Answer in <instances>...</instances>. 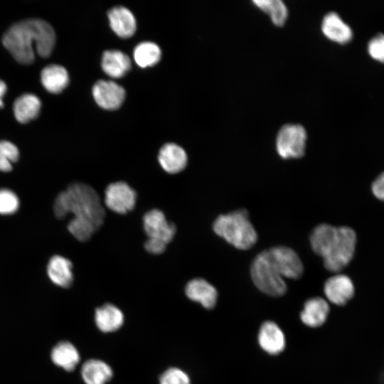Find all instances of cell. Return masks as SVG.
I'll list each match as a JSON object with an SVG mask.
<instances>
[{"label":"cell","mask_w":384,"mask_h":384,"mask_svg":"<svg viewBox=\"0 0 384 384\" xmlns=\"http://www.w3.org/2000/svg\"><path fill=\"white\" fill-rule=\"evenodd\" d=\"M55 216L74 217L68 225L69 232L78 240L87 241L101 227L105 212L95 190L83 183L70 184L57 196L53 206Z\"/></svg>","instance_id":"cell-1"},{"label":"cell","mask_w":384,"mask_h":384,"mask_svg":"<svg viewBox=\"0 0 384 384\" xmlns=\"http://www.w3.org/2000/svg\"><path fill=\"white\" fill-rule=\"evenodd\" d=\"M53 28L44 20L29 18L13 24L5 32L2 43L21 64L29 65L35 60L33 47L38 55L48 58L55 43Z\"/></svg>","instance_id":"cell-2"},{"label":"cell","mask_w":384,"mask_h":384,"mask_svg":"<svg viewBox=\"0 0 384 384\" xmlns=\"http://www.w3.org/2000/svg\"><path fill=\"white\" fill-rule=\"evenodd\" d=\"M313 251L322 257L326 269L337 272L351 261L356 245V235L349 227L317 225L310 235Z\"/></svg>","instance_id":"cell-3"},{"label":"cell","mask_w":384,"mask_h":384,"mask_svg":"<svg viewBox=\"0 0 384 384\" xmlns=\"http://www.w3.org/2000/svg\"><path fill=\"white\" fill-rule=\"evenodd\" d=\"M213 229L215 234L240 250H248L257 242V233L245 209L219 215Z\"/></svg>","instance_id":"cell-4"},{"label":"cell","mask_w":384,"mask_h":384,"mask_svg":"<svg viewBox=\"0 0 384 384\" xmlns=\"http://www.w3.org/2000/svg\"><path fill=\"white\" fill-rule=\"evenodd\" d=\"M250 274L255 285L263 293L279 297L287 291V285L268 250L259 253L253 260Z\"/></svg>","instance_id":"cell-5"},{"label":"cell","mask_w":384,"mask_h":384,"mask_svg":"<svg viewBox=\"0 0 384 384\" xmlns=\"http://www.w3.org/2000/svg\"><path fill=\"white\" fill-rule=\"evenodd\" d=\"M306 132L300 124H288L279 131L276 149L283 159L300 158L305 153Z\"/></svg>","instance_id":"cell-6"},{"label":"cell","mask_w":384,"mask_h":384,"mask_svg":"<svg viewBox=\"0 0 384 384\" xmlns=\"http://www.w3.org/2000/svg\"><path fill=\"white\" fill-rule=\"evenodd\" d=\"M104 201L107 208L112 211L124 214L134 208L137 193L127 183L117 181L106 188Z\"/></svg>","instance_id":"cell-7"},{"label":"cell","mask_w":384,"mask_h":384,"mask_svg":"<svg viewBox=\"0 0 384 384\" xmlns=\"http://www.w3.org/2000/svg\"><path fill=\"white\" fill-rule=\"evenodd\" d=\"M268 251L283 278L297 279L302 275L303 264L294 250L286 246H276Z\"/></svg>","instance_id":"cell-8"},{"label":"cell","mask_w":384,"mask_h":384,"mask_svg":"<svg viewBox=\"0 0 384 384\" xmlns=\"http://www.w3.org/2000/svg\"><path fill=\"white\" fill-rule=\"evenodd\" d=\"M143 226L148 238L161 240L166 244L172 240L176 231V225L168 221L159 209H152L144 214Z\"/></svg>","instance_id":"cell-9"},{"label":"cell","mask_w":384,"mask_h":384,"mask_svg":"<svg viewBox=\"0 0 384 384\" xmlns=\"http://www.w3.org/2000/svg\"><path fill=\"white\" fill-rule=\"evenodd\" d=\"M92 95L100 107L113 110L118 109L123 103L125 90L113 81L99 80L92 87Z\"/></svg>","instance_id":"cell-10"},{"label":"cell","mask_w":384,"mask_h":384,"mask_svg":"<svg viewBox=\"0 0 384 384\" xmlns=\"http://www.w3.org/2000/svg\"><path fill=\"white\" fill-rule=\"evenodd\" d=\"M324 294L329 302L336 305L346 304L354 294V285L347 275L336 274L324 284Z\"/></svg>","instance_id":"cell-11"},{"label":"cell","mask_w":384,"mask_h":384,"mask_svg":"<svg viewBox=\"0 0 384 384\" xmlns=\"http://www.w3.org/2000/svg\"><path fill=\"white\" fill-rule=\"evenodd\" d=\"M258 342L267 353L278 354L284 349L285 336L276 323L268 321L263 323L260 329Z\"/></svg>","instance_id":"cell-12"},{"label":"cell","mask_w":384,"mask_h":384,"mask_svg":"<svg viewBox=\"0 0 384 384\" xmlns=\"http://www.w3.org/2000/svg\"><path fill=\"white\" fill-rule=\"evenodd\" d=\"M188 298L200 303L204 308L212 309L215 306L218 292L216 289L206 280L196 278L189 281L185 288Z\"/></svg>","instance_id":"cell-13"},{"label":"cell","mask_w":384,"mask_h":384,"mask_svg":"<svg viewBox=\"0 0 384 384\" xmlns=\"http://www.w3.org/2000/svg\"><path fill=\"white\" fill-rule=\"evenodd\" d=\"M159 162L163 169L169 174H176L187 165L188 157L184 149L180 146L168 143L160 149Z\"/></svg>","instance_id":"cell-14"},{"label":"cell","mask_w":384,"mask_h":384,"mask_svg":"<svg viewBox=\"0 0 384 384\" xmlns=\"http://www.w3.org/2000/svg\"><path fill=\"white\" fill-rule=\"evenodd\" d=\"M321 31L326 37L338 43L348 42L353 36L351 27L335 12H329L324 17Z\"/></svg>","instance_id":"cell-15"},{"label":"cell","mask_w":384,"mask_h":384,"mask_svg":"<svg viewBox=\"0 0 384 384\" xmlns=\"http://www.w3.org/2000/svg\"><path fill=\"white\" fill-rule=\"evenodd\" d=\"M108 17L112 29L118 36L127 38L135 33L137 28L135 18L127 8L114 7L109 11Z\"/></svg>","instance_id":"cell-16"},{"label":"cell","mask_w":384,"mask_h":384,"mask_svg":"<svg viewBox=\"0 0 384 384\" xmlns=\"http://www.w3.org/2000/svg\"><path fill=\"white\" fill-rule=\"evenodd\" d=\"M73 265L71 262L62 256L52 257L47 267V273L51 282L63 288L70 287L73 282Z\"/></svg>","instance_id":"cell-17"},{"label":"cell","mask_w":384,"mask_h":384,"mask_svg":"<svg viewBox=\"0 0 384 384\" xmlns=\"http://www.w3.org/2000/svg\"><path fill=\"white\" fill-rule=\"evenodd\" d=\"M41 108V100L31 93H26L18 97L13 105L14 116L16 120L22 124L28 123L37 118Z\"/></svg>","instance_id":"cell-18"},{"label":"cell","mask_w":384,"mask_h":384,"mask_svg":"<svg viewBox=\"0 0 384 384\" xmlns=\"http://www.w3.org/2000/svg\"><path fill=\"white\" fill-rule=\"evenodd\" d=\"M329 312V306L326 300L321 297L308 299L300 314L302 321L310 327H318L326 320Z\"/></svg>","instance_id":"cell-19"},{"label":"cell","mask_w":384,"mask_h":384,"mask_svg":"<svg viewBox=\"0 0 384 384\" xmlns=\"http://www.w3.org/2000/svg\"><path fill=\"white\" fill-rule=\"evenodd\" d=\"M53 363L66 371L73 370L80 362V354L69 341H62L53 346L50 352Z\"/></svg>","instance_id":"cell-20"},{"label":"cell","mask_w":384,"mask_h":384,"mask_svg":"<svg viewBox=\"0 0 384 384\" xmlns=\"http://www.w3.org/2000/svg\"><path fill=\"white\" fill-rule=\"evenodd\" d=\"M95 321L102 332L110 333L118 330L124 323V315L116 306L105 304L96 309Z\"/></svg>","instance_id":"cell-21"},{"label":"cell","mask_w":384,"mask_h":384,"mask_svg":"<svg viewBox=\"0 0 384 384\" xmlns=\"http://www.w3.org/2000/svg\"><path fill=\"white\" fill-rule=\"evenodd\" d=\"M41 81L44 88L49 92H61L69 83V75L66 69L56 64L45 67L41 73Z\"/></svg>","instance_id":"cell-22"},{"label":"cell","mask_w":384,"mask_h":384,"mask_svg":"<svg viewBox=\"0 0 384 384\" xmlns=\"http://www.w3.org/2000/svg\"><path fill=\"white\" fill-rule=\"evenodd\" d=\"M131 60L127 55L119 50H106L102 55V68L109 76L119 78L131 68Z\"/></svg>","instance_id":"cell-23"},{"label":"cell","mask_w":384,"mask_h":384,"mask_svg":"<svg viewBox=\"0 0 384 384\" xmlns=\"http://www.w3.org/2000/svg\"><path fill=\"white\" fill-rule=\"evenodd\" d=\"M81 375L86 384H106L112 377L110 366L98 359H90L81 368Z\"/></svg>","instance_id":"cell-24"},{"label":"cell","mask_w":384,"mask_h":384,"mask_svg":"<svg viewBox=\"0 0 384 384\" xmlns=\"http://www.w3.org/2000/svg\"><path fill=\"white\" fill-rule=\"evenodd\" d=\"M161 58L159 47L152 42H142L138 44L134 50V59L142 68L153 66Z\"/></svg>","instance_id":"cell-25"},{"label":"cell","mask_w":384,"mask_h":384,"mask_svg":"<svg viewBox=\"0 0 384 384\" xmlns=\"http://www.w3.org/2000/svg\"><path fill=\"white\" fill-rule=\"evenodd\" d=\"M258 8L267 14L274 24L281 26L284 24L288 11L284 3L281 0H254Z\"/></svg>","instance_id":"cell-26"},{"label":"cell","mask_w":384,"mask_h":384,"mask_svg":"<svg viewBox=\"0 0 384 384\" xmlns=\"http://www.w3.org/2000/svg\"><path fill=\"white\" fill-rule=\"evenodd\" d=\"M18 156L19 151L15 144L6 140L0 141V171H10Z\"/></svg>","instance_id":"cell-27"},{"label":"cell","mask_w":384,"mask_h":384,"mask_svg":"<svg viewBox=\"0 0 384 384\" xmlns=\"http://www.w3.org/2000/svg\"><path fill=\"white\" fill-rule=\"evenodd\" d=\"M18 198L13 191L9 189L0 190V214H12L18 210Z\"/></svg>","instance_id":"cell-28"},{"label":"cell","mask_w":384,"mask_h":384,"mask_svg":"<svg viewBox=\"0 0 384 384\" xmlns=\"http://www.w3.org/2000/svg\"><path fill=\"white\" fill-rule=\"evenodd\" d=\"M188 375L177 368H170L159 378V384H190Z\"/></svg>","instance_id":"cell-29"},{"label":"cell","mask_w":384,"mask_h":384,"mask_svg":"<svg viewBox=\"0 0 384 384\" xmlns=\"http://www.w3.org/2000/svg\"><path fill=\"white\" fill-rule=\"evenodd\" d=\"M368 50L374 59L384 62V34L379 33L371 38L368 43Z\"/></svg>","instance_id":"cell-30"},{"label":"cell","mask_w":384,"mask_h":384,"mask_svg":"<svg viewBox=\"0 0 384 384\" xmlns=\"http://www.w3.org/2000/svg\"><path fill=\"white\" fill-rule=\"evenodd\" d=\"M166 245L161 240L148 238L144 243V248L151 254L159 255L164 252Z\"/></svg>","instance_id":"cell-31"},{"label":"cell","mask_w":384,"mask_h":384,"mask_svg":"<svg viewBox=\"0 0 384 384\" xmlns=\"http://www.w3.org/2000/svg\"><path fill=\"white\" fill-rule=\"evenodd\" d=\"M371 190L378 199L384 201V172L380 174L373 182Z\"/></svg>","instance_id":"cell-32"},{"label":"cell","mask_w":384,"mask_h":384,"mask_svg":"<svg viewBox=\"0 0 384 384\" xmlns=\"http://www.w3.org/2000/svg\"><path fill=\"white\" fill-rule=\"evenodd\" d=\"M7 85L0 79V109L4 107L3 98L6 92Z\"/></svg>","instance_id":"cell-33"}]
</instances>
